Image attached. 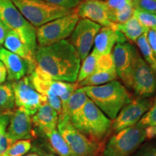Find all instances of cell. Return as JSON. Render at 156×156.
<instances>
[{
	"instance_id": "6da1fadb",
	"label": "cell",
	"mask_w": 156,
	"mask_h": 156,
	"mask_svg": "<svg viewBox=\"0 0 156 156\" xmlns=\"http://www.w3.org/2000/svg\"><path fill=\"white\" fill-rule=\"evenodd\" d=\"M36 66L54 80L76 83L81 59L69 40H64L44 47L35 54Z\"/></svg>"
},
{
	"instance_id": "7a4b0ae2",
	"label": "cell",
	"mask_w": 156,
	"mask_h": 156,
	"mask_svg": "<svg viewBox=\"0 0 156 156\" xmlns=\"http://www.w3.org/2000/svg\"><path fill=\"white\" fill-rule=\"evenodd\" d=\"M83 88L90 100L110 119L114 120L120 111L132 100L131 94L118 80Z\"/></svg>"
},
{
	"instance_id": "3957f363",
	"label": "cell",
	"mask_w": 156,
	"mask_h": 156,
	"mask_svg": "<svg viewBox=\"0 0 156 156\" xmlns=\"http://www.w3.org/2000/svg\"><path fill=\"white\" fill-rule=\"evenodd\" d=\"M72 124L95 142L103 143L112 129V122L91 100L87 101L82 112L70 121Z\"/></svg>"
},
{
	"instance_id": "277c9868",
	"label": "cell",
	"mask_w": 156,
	"mask_h": 156,
	"mask_svg": "<svg viewBox=\"0 0 156 156\" xmlns=\"http://www.w3.org/2000/svg\"><path fill=\"white\" fill-rule=\"evenodd\" d=\"M0 20L35 55L38 48L36 28L23 16L12 0H0Z\"/></svg>"
},
{
	"instance_id": "5b68a950",
	"label": "cell",
	"mask_w": 156,
	"mask_h": 156,
	"mask_svg": "<svg viewBox=\"0 0 156 156\" xmlns=\"http://www.w3.org/2000/svg\"><path fill=\"white\" fill-rule=\"evenodd\" d=\"M12 1L23 16L36 28L54 20L71 14L76 9L53 5L44 0Z\"/></svg>"
},
{
	"instance_id": "8992f818",
	"label": "cell",
	"mask_w": 156,
	"mask_h": 156,
	"mask_svg": "<svg viewBox=\"0 0 156 156\" xmlns=\"http://www.w3.org/2000/svg\"><path fill=\"white\" fill-rule=\"evenodd\" d=\"M146 138L145 127L140 123L113 135L103 151L104 156H129L140 147Z\"/></svg>"
},
{
	"instance_id": "52a82bcc",
	"label": "cell",
	"mask_w": 156,
	"mask_h": 156,
	"mask_svg": "<svg viewBox=\"0 0 156 156\" xmlns=\"http://www.w3.org/2000/svg\"><path fill=\"white\" fill-rule=\"evenodd\" d=\"M76 9L71 14L50 21L36 28L38 47L54 44L70 37L79 20Z\"/></svg>"
},
{
	"instance_id": "ba28073f",
	"label": "cell",
	"mask_w": 156,
	"mask_h": 156,
	"mask_svg": "<svg viewBox=\"0 0 156 156\" xmlns=\"http://www.w3.org/2000/svg\"><path fill=\"white\" fill-rule=\"evenodd\" d=\"M58 132L69 146L73 156H98L103 151V142H95L74 126L69 120L58 121Z\"/></svg>"
},
{
	"instance_id": "9c48e42d",
	"label": "cell",
	"mask_w": 156,
	"mask_h": 156,
	"mask_svg": "<svg viewBox=\"0 0 156 156\" xmlns=\"http://www.w3.org/2000/svg\"><path fill=\"white\" fill-rule=\"evenodd\" d=\"M35 89L46 98L57 96L62 102V108L67 103L70 96L77 88V83H67L54 80L49 75L36 67L29 75Z\"/></svg>"
},
{
	"instance_id": "30bf717a",
	"label": "cell",
	"mask_w": 156,
	"mask_h": 156,
	"mask_svg": "<svg viewBox=\"0 0 156 156\" xmlns=\"http://www.w3.org/2000/svg\"><path fill=\"white\" fill-rule=\"evenodd\" d=\"M12 86L14 92L15 106L30 116L36 114L42 104L47 102L46 97L35 89L29 75L13 82Z\"/></svg>"
},
{
	"instance_id": "8fae6325",
	"label": "cell",
	"mask_w": 156,
	"mask_h": 156,
	"mask_svg": "<svg viewBox=\"0 0 156 156\" xmlns=\"http://www.w3.org/2000/svg\"><path fill=\"white\" fill-rule=\"evenodd\" d=\"M101 28L100 25L87 19H79L70 36L69 42L83 61L92 48L95 38Z\"/></svg>"
},
{
	"instance_id": "7c38bea8",
	"label": "cell",
	"mask_w": 156,
	"mask_h": 156,
	"mask_svg": "<svg viewBox=\"0 0 156 156\" xmlns=\"http://www.w3.org/2000/svg\"><path fill=\"white\" fill-rule=\"evenodd\" d=\"M112 51L117 76L122 79L125 86L130 88L132 72L139 53L133 45L127 42L116 44Z\"/></svg>"
},
{
	"instance_id": "4fadbf2b",
	"label": "cell",
	"mask_w": 156,
	"mask_h": 156,
	"mask_svg": "<svg viewBox=\"0 0 156 156\" xmlns=\"http://www.w3.org/2000/svg\"><path fill=\"white\" fill-rule=\"evenodd\" d=\"M152 101L147 98L138 97L132 99L123 108L112 122V129L118 132L137 124L143 115L149 110Z\"/></svg>"
},
{
	"instance_id": "5bb4252c",
	"label": "cell",
	"mask_w": 156,
	"mask_h": 156,
	"mask_svg": "<svg viewBox=\"0 0 156 156\" xmlns=\"http://www.w3.org/2000/svg\"><path fill=\"white\" fill-rule=\"evenodd\" d=\"M130 88L142 98L151 96L156 91L155 74L140 54L134 64Z\"/></svg>"
},
{
	"instance_id": "9a60e30c",
	"label": "cell",
	"mask_w": 156,
	"mask_h": 156,
	"mask_svg": "<svg viewBox=\"0 0 156 156\" xmlns=\"http://www.w3.org/2000/svg\"><path fill=\"white\" fill-rule=\"evenodd\" d=\"M32 119L30 115L17 108L12 113L7 130V139L10 145L21 140H30L33 136Z\"/></svg>"
},
{
	"instance_id": "2e32d148",
	"label": "cell",
	"mask_w": 156,
	"mask_h": 156,
	"mask_svg": "<svg viewBox=\"0 0 156 156\" xmlns=\"http://www.w3.org/2000/svg\"><path fill=\"white\" fill-rule=\"evenodd\" d=\"M80 18L87 19L103 27L114 28L115 23L108 18V7L102 0H83L76 8Z\"/></svg>"
},
{
	"instance_id": "e0dca14e",
	"label": "cell",
	"mask_w": 156,
	"mask_h": 156,
	"mask_svg": "<svg viewBox=\"0 0 156 156\" xmlns=\"http://www.w3.org/2000/svg\"><path fill=\"white\" fill-rule=\"evenodd\" d=\"M0 61L6 68L7 78L10 81H17L25 77L27 73L30 74L34 70L28 62L16 54L0 46Z\"/></svg>"
},
{
	"instance_id": "ac0fdd59",
	"label": "cell",
	"mask_w": 156,
	"mask_h": 156,
	"mask_svg": "<svg viewBox=\"0 0 156 156\" xmlns=\"http://www.w3.org/2000/svg\"><path fill=\"white\" fill-rule=\"evenodd\" d=\"M126 41L120 31L110 27H103L95 36L93 50L99 56L108 54L112 53L115 45L125 43Z\"/></svg>"
},
{
	"instance_id": "d6986e66",
	"label": "cell",
	"mask_w": 156,
	"mask_h": 156,
	"mask_svg": "<svg viewBox=\"0 0 156 156\" xmlns=\"http://www.w3.org/2000/svg\"><path fill=\"white\" fill-rule=\"evenodd\" d=\"M31 119L33 124L44 133L57 128L58 114L46 102L40 106Z\"/></svg>"
},
{
	"instance_id": "ffe728a7",
	"label": "cell",
	"mask_w": 156,
	"mask_h": 156,
	"mask_svg": "<svg viewBox=\"0 0 156 156\" xmlns=\"http://www.w3.org/2000/svg\"><path fill=\"white\" fill-rule=\"evenodd\" d=\"M89 100L83 87H77L69 99L62 108L61 114L58 115V121L69 120L75 118L82 112L84 106Z\"/></svg>"
},
{
	"instance_id": "44dd1931",
	"label": "cell",
	"mask_w": 156,
	"mask_h": 156,
	"mask_svg": "<svg viewBox=\"0 0 156 156\" xmlns=\"http://www.w3.org/2000/svg\"><path fill=\"white\" fill-rule=\"evenodd\" d=\"M3 45L6 49L19 56L28 62L31 69L34 70L36 67L35 55L15 33L8 30Z\"/></svg>"
},
{
	"instance_id": "7402d4cb",
	"label": "cell",
	"mask_w": 156,
	"mask_h": 156,
	"mask_svg": "<svg viewBox=\"0 0 156 156\" xmlns=\"http://www.w3.org/2000/svg\"><path fill=\"white\" fill-rule=\"evenodd\" d=\"M113 29L120 31L126 40L132 42H136L142 35L145 34L147 31V29L144 28L136 19V17H134V15L126 23L122 24L115 23Z\"/></svg>"
},
{
	"instance_id": "603a6c76",
	"label": "cell",
	"mask_w": 156,
	"mask_h": 156,
	"mask_svg": "<svg viewBox=\"0 0 156 156\" xmlns=\"http://www.w3.org/2000/svg\"><path fill=\"white\" fill-rule=\"evenodd\" d=\"M117 73L116 69H96L89 77L85 78L80 83H77L78 87L87 86H97L110 82L116 80Z\"/></svg>"
},
{
	"instance_id": "cb8c5ba5",
	"label": "cell",
	"mask_w": 156,
	"mask_h": 156,
	"mask_svg": "<svg viewBox=\"0 0 156 156\" xmlns=\"http://www.w3.org/2000/svg\"><path fill=\"white\" fill-rule=\"evenodd\" d=\"M52 151L58 156H73L69 146L58 130L52 129L44 132Z\"/></svg>"
},
{
	"instance_id": "d4e9b609",
	"label": "cell",
	"mask_w": 156,
	"mask_h": 156,
	"mask_svg": "<svg viewBox=\"0 0 156 156\" xmlns=\"http://www.w3.org/2000/svg\"><path fill=\"white\" fill-rule=\"evenodd\" d=\"M15 106V95L12 84L0 85V111L3 113L11 112Z\"/></svg>"
},
{
	"instance_id": "484cf974",
	"label": "cell",
	"mask_w": 156,
	"mask_h": 156,
	"mask_svg": "<svg viewBox=\"0 0 156 156\" xmlns=\"http://www.w3.org/2000/svg\"><path fill=\"white\" fill-rule=\"evenodd\" d=\"M136 43L140 52L143 56V59L150 66V67L153 69V71L155 73L156 75V56L153 54V51H152L149 44H148L146 33L142 35L136 40Z\"/></svg>"
},
{
	"instance_id": "4316f807",
	"label": "cell",
	"mask_w": 156,
	"mask_h": 156,
	"mask_svg": "<svg viewBox=\"0 0 156 156\" xmlns=\"http://www.w3.org/2000/svg\"><path fill=\"white\" fill-rule=\"evenodd\" d=\"M98 56V54L94 50H93L92 52L89 54L88 56L83 60V64L80 67L79 73H78L76 83H80L81 81L89 77L94 72L95 67H96V62Z\"/></svg>"
},
{
	"instance_id": "83f0119b",
	"label": "cell",
	"mask_w": 156,
	"mask_h": 156,
	"mask_svg": "<svg viewBox=\"0 0 156 156\" xmlns=\"http://www.w3.org/2000/svg\"><path fill=\"white\" fill-rule=\"evenodd\" d=\"M30 140H18L9 146L1 156H23L31 149Z\"/></svg>"
},
{
	"instance_id": "f1b7e54d",
	"label": "cell",
	"mask_w": 156,
	"mask_h": 156,
	"mask_svg": "<svg viewBox=\"0 0 156 156\" xmlns=\"http://www.w3.org/2000/svg\"><path fill=\"white\" fill-rule=\"evenodd\" d=\"M134 17L144 28L156 30V15L138 9H134Z\"/></svg>"
},
{
	"instance_id": "f546056e",
	"label": "cell",
	"mask_w": 156,
	"mask_h": 156,
	"mask_svg": "<svg viewBox=\"0 0 156 156\" xmlns=\"http://www.w3.org/2000/svg\"><path fill=\"white\" fill-rule=\"evenodd\" d=\"M105 2L108 7V18L114 13L119 12L129 7H134L132 0H106Z\"/></svg>"
},
{
	"instance_id": "4dcf8cb0",
	"label": "cell",
	"mask_w": 156,
	"mask_h": 156,
	"mask_svg": "<svg viewBox=\"0 0 156 156\" xmlns=\"http://www.w3.org/2000/svg\"><path fill=\"white\" fill-rule=\"evenodd\" d=\"M138 123L145 128L156 126V98L152 103L151 108L143 115Z\"/></svg>"
},
{
	"instance_id": "1f68e13d",
	"label": "cell",
	"mask_w": 156,
	"mask_h": 156,
	"mask_svg": "<svg viewBox=\"0 0 156 156\" xmlns=\"http://www.w3.org/2000/svg\"><path fill=\"white\" fill-rule=\"evenodd\" d=\"M134 8L156 15V0H132Z\"/></svg>"
},
{
	"instance_id": "d6a6232c",
	"label": "cell",
	"mask_w": 156,
	"mask_h": 156,
	"mask_svg": "<svg viewBox=\"0 0 156 156\" xmlns=\"http://www.w3.org/2000/svg\"><path fill=\"white\" fill-rule=\"evenodd\" d=\"M132 156H156V142H147L141 145Z\"/></svg>"
},
{
	"instance_id": "836d02e7",
	"label": "cell",
	"mask_w": 156,
	"mask_h": 156,
	"mask_svg": "<svg viewBox=\"0 0 156 156\" xmlns=\"http://www.w3.org/2000/svg\"><path fill=\"white\" fill-rule=\"evenodd\" d=\"M53 5L69 9H76L83 0H44Z\"/></svg>"
},
{
	"instance_id": "e575fe53",
	"label": "cell",
	"mask_w": 156,
	"mask_h": 156,
	"mask_svg": "<svg viewBox=\"0 0 156 156\" xmlns=\"http://www.w3.org/2000/svg\"><path fill=\"white\" fill-rule=\"evenodd\" d=\"M146 36H147L148 44L156 56V30L149 29L146 32Z\"/></svg>"
},
{
	"instance_id": "d590c367",
	"label": "cell",
	"mask_w": 156,
	"mask_h": 156,
	"mask_svg": "<svg viewBox=\"0 0 156 156\" xmlns=\"http://www.w3.org/2000/svg\"><path fill=\"white\" fill-rule=\"evenodd\" d=\"M7 33H8V29L0 20V46L4 44Z\"/></svg>"
},
{
	"instance_id": "8d00e7d4",
	"label": "cell",
	"mask_w": 156,
	"mask_h": 156,
	"mask_svg": "<svg viewBox=\"0 0 156 156\" xmlns=\"http://www.w3.org/2000/svg\"><path fill=\"white\" fill-rule=\"evenodd\" d=\"M7 77V73L6 68L2 62L0 61V85L5 83Z\"/></svg>"
},
{
	"instance_id": "74e56055",
	"label": "cell",
	"mask_w": 156,
	"mask_h": 156,
	"mask_svg": "<svg viewBox=\"0 0 156 156\" xmlns=\"http://www.w3.org/2000/svg\"><path fill=\"white\" fill-rule=\"evenodd\" d=\"M146 137L147 139H152V138L156 136V126H148L145 128Z\"/></svg>"
},
{
	"instance_id": "f35d334b",
	"label": "cell",
	"mask_w": 156,
	"mask_h": 156,
	"mask_svg": "<svg viewBox=\"0 0 156 156\" xmlns=\"http://www.w3.org/2000/svg\"><path fill=\"white\" fill-rule=\"evenodd\" d=\"M40 156H56V155H54V154H52V153H44L42 154L41 155H40Z\"/></svg>"
},
{
	"instance_id": "ab89813d",
	"label": "cell",
	"mask_w": 156,
	"mask_h": 156,
	"mask_svg": "<svg viewBox=\"0 0 156 156\" xmlns=\"http://www.w3.org/2000/svg\"><path fill=\"white\" fill-rule=\"evenodd\" d=\"M25 156H40V155H38V154L37 153H30L28 154V155H25Z\"/></svg>"
},
{
	"instance_id": "60d3db41",
	"label": "cell",
	"mask_w": 156,
	"mask_h": 156,
	"mask_svg": "<svg viewBox=\"0 0 156 156\" xmlns=\"http://www.w3.org/2000/svg\"><path fill=\"white\" fill-rule=\"evenodd\" d=\"M98 156H104L103 155H98Z\"/></svg>"
},
{
	"instance_id": "b9f144b4",
	"label": "cell",
	"mask_w": 156,
	"mask_h": 156,
	"mask_svg": "<svg viewBox=\"0 0 156 156\" xmlns=\"http://www.w3.org/2000/svg\"><path fill=\"white\" fill-rule=\"evenodd\" d=\"M102 1H106V0H102Z\"/></svg>"
}]
</instances>
